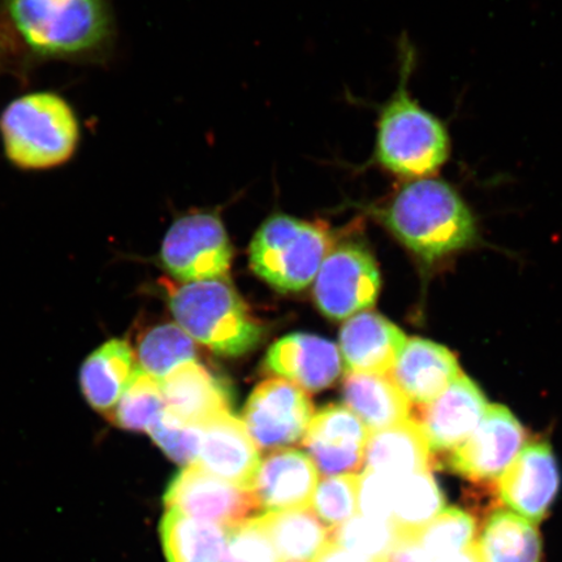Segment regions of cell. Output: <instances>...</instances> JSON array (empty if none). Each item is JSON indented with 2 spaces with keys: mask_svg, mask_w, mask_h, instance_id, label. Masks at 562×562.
<instances>
[{
  "mask_svg": "<svg viewBox=\"0 0 562 562\" xmlns=\"http://www.w3.org/2000/svg\"><path fill=\"white\" fill-rule=\"evenodd\" d=\"M0 13L13 52L31 60L102 61L114 46L109 0H0Z\"/></svg>",
  "mask_w": 562,
  "mask_h": 562,
  "instance_id": "6da1fadb",
  "label": "cell"
},
{
  "mask_svg": "<svg viewBox=\"0 0 562 562\" xmlns=\"http://www.w3.org/2000/svg\"><path fill=\"white\" fill-rule=\"evenodd\" d=\"M414 66L416 52L404 40L400 46L398 87L379 111L371 158L372 165L403 181L437 175L452 150L446 123L412 97Z\"/></svg>",
  "mask_w": 562,
  "mask_h": 562,
  "instance_id": "7a4b0ae2",
  "label": "cell"
},
{
  "mask_svg": "<svg viewBox=\"0 0 562 562\" xmlns=\"http://www.w3.org/2000/svg\"><path fill=\"white\" fill-rule=\"evenodd\" d=\"M374 213L400 243L426 262L465 249L477 238L472 210L452 184L437 176L403 181Z\"/></svg>",
  "mask_w": 562,
  "mask_h": 562,
  "instance_id": "3957f363",
  "label": "cell"
},
{
  "mask_svg": "<svg viewBox=\"0 0 562 562\" xmlns=\"http://www.w3.org/2000/svg\"><path fill=\"white\" fill-rule=\"evenodd\" d=\"M0 139L13 167L48 171L75 157L81 125L66 98L53 91H33L5 105L0 114Z\"/></svg>",
  "mask_w": 562,
  "mask_h": 562,
  "instance_id": "277c9868",
  "label": "cell"
},
{
  "mask_svg": "<svg viewBox=\"0 0 562 562\" xmlns=\"http://www.w3.org/2000/svg\"><path fill=\"white\" fill-rule=\"evenodd\" d=\"M168 304L178 326L216 355L238 357L255 349L263 327L228 279L167 284Z\"/></svg>",
  "mask_w": 562,
  "mask_h": 562,
  "instance_id": "5b68a950",
  "label": "cell"
},
{
  "mask_svg": "<svg viewBox=\"0 0 562 562\" xmlns=\"http://www.w3.org/2000/svg\"><path fill=\"white\" fill-rule=\"evenodd\" d=\"M331 241L325 223L272 215L252 237L251 269L279 292L305 290L318 276Z\"/></svg>",
  "mask_w": 562,
  "mask_h": 562,
  "instance_id": "8992f818",
  "label": "cell"
},
{
  "mask_svg": "<svg viewBox=\"0 0 562 562\" xmlns=\"http://www.w3.org/2000/svg\"><path fill=\"white\" fill-rule=\"evenodd\" d=\"M234 250L226 227L214 213H191L176 220L160 249V261L176 279H227Z\"/></svg>",
  "mask_w": 562,
  "mask_h": 562,
  "instance_id": "52a82bcc",
  "label": "cell"
},
{
  "mask_svg": "<svg viewBox=\"0 0 562 562\" xmlns=\"http://www.w3.org/2000/svg\"><path fill=\"white\" fill-rule=\"evenodd\" d=\"M381 273L374 257L360 243H346L328 252L315 278L314 300L322 314L344 321L374 306Z\"/></svg>",
  "mask_w": 562,
  "mask_h": 562,
  "instance_id": "ba28073f",
  "label": "cell"
},
{
  "mask_svg": "<svg viewBox=\"0 0 562 562\" xmlns=\"http://www.w3.org/2000/svg\"><path fill=\"white\" fill-rule=\"evenodd\" d=\"M314 406L304 390L285 379L258 384L246 403L243 422L259 449H284L305 437Z\"/></svg>",
  "mask_w": 562,
  "mask_h": 562,
  "instance_id": "9c48e42d",
  "label": "cell"
},
{
  "mask_svg": "<svg viewBox=\"0 0 562 562\" xmlns=\"http://www.w3.org/2000/svg\"><path fill=\"white\" fill-rule=\"evenodd\" d=\"M165 505L228 530L248 521L259 510L251 490L237 487L195 465L186 467L172 477Z\"/></svg>",
  "mask_w": 562,
  "mask_h": 562,
  "instance_id": "30bf717a",
  "label": "cell"
},
{
  "mask_svg": "<svg viewBox=\"0 0 562 562\" xmlns=\"http://www.w3.org/2000/svg\"><path fill=\"white\" fill-rule=\"evenodd\" d=\"M524 442V427L507 407L488 405L480 426L451 451L447 465L470 481H495L522 451Z\"/></svg>",
  "mask_w": 562,
  "mask_h": 562,
  "instance_id": "8fae6325",
  "label": "cell"
},
{
  "mask_svg": "<svg viewBox=\"0 0 562 562\" xmlns=\"http://www.w3.org/2000/svg\"><path fill=\"white\" fill-rule=\"evenodd\" d=\"M370 435L347 406L328 405L315 414L302 442L323 475L355 474L364 468Z\"/></svg>",
  "mask_w": 562,
  "mask_h": 562,
  "instance_id": "7c38bea8",
  "label": "cell"
},
{
  "mask_svg": "<svg viewBox=\"0 0 562 562\" xmlns=\"http://www.w3.org/2000/svg\"><path fill=\"white\" fill-rule=\"evenodd\" d=\"M559 488L557 457L542 441L527 445L497 484L498 498L532 524L543 521Z\"/></svg>",
  "mask_w": 562,
  "mask_h": 562,
  "instance_id": "4fadbf2b",
  "label": "cell"
},
{
  "mask_svg": "<svg viewBox=\"0 0 562 562\" xmlns=\"http://www.w3.org/2000/svg\"><path fill=\"white\" fill-rule=\"evenodd\" d=\"M487 409L483 392L472 379L461 375L438 398L424 405L414 420L432 453L448 452L473 434Z\"/></svg>",
  "mask_w": 562,
  "mask_h": 562,
  "instance_id": "5bb4252c",
  "label": "cell"
},
{
  "mask_svg": "<svg viewBox=\"0 0 562 562\" xmlns=\"http://www.w3.org/2000/svg\"><path fill=\"white\" fill-rule=\"evenodd\" d=\"M201 427L202 442L195 467L237 487L251 490L262 461L244 422L228 412Z\"/></svg>",
  "mask_w": 562,
  "mask_h": 562,
  "instance_id": "9a60e30c",
  "label": "cell"
},
{
  "mask_svg": "<svg viewBox=\"0 0 562 562\" xmlns=\"http://www.w3.org/2000/svg\"><path fill=\"white\" fill-rule=\"evenodd\" d=\"M318 483L319 472L311 456L284 448L261 462L251 491L259 510H297L312 507Z\"/></svg>",
  "mask_w": 562,
  "mask_h": 562,
  "instance_id": "2e32d148",
  "label": "cell"
},
{
  "mask_svg": "<svg viewBox=\"0 0 562 562\" xmlns=\"http://www.w3.org/2000/svg\"><path fill=\"white\" fill-rule=\"evenodd\" d=\"M265 368L307 392L333 385L342 371L341 353L323 337L293 334L278 340L267 351Z\"/></svg>",
  "mask_w": 562,
  "mask_h": 562,
  "instance_id": "e0dca14e",
  "label": "cell"
},
{
  "mask_svg": "<svg viewBox=\"0 0 562 562\" xmlns=\"http://www.w3.org/2000/svg\"><path fill=\"white\" fill-rule=\"evenodd\" d=\"M406 341L402 329L384 316L362 312L341 327L340 353L350 372L385 375L395 367Z\"/></svg>",
  "mask_w": 562,
  "mask_h": 562,
  "instance_id": "ac0fdd59",
  "label": "cell"
},
{
  "mask_svg": "<svg viewBox=\"0 0 562 562\" xmlns=\"http://www.w3.org/2000/svg\"><path fill=\"white\" fill-rule=\"evenodd\" d=\"M389 375L411 403L426 405L462 374L451 351L437 342L414 337L406 341Z\"/></svg>",
  "mask_w": 562,
  "mask_h": 562,
  "instance_id": "d6986e66",
  "label": "cell"
},
{
  "mask_svg": "<svg viewBox=\"0 0 562 562\" xmlns=\"http://www.w3.org/2000/svg\"><path fill=\"white\" fill-rule=\"evenodd\" d=\"M160 385L166 409L187 424L202 426L231 412L227 386L196 361L181 364Z\"/></svg>",
  "mask_w": 562,
  "mask_h": 562,
  "instance_id": "ffe728a7",
  "label": "cell"
},
{
  "mask_svg": "<svg viewBox=\"0 0 562 562\" xmlns=\"http://www.w3.org/2000/svg\"><path fill=\"white\" fill-rule=\"evenodd\" d=\"M136 371V355L128 342L121 339L104 342L82 363V395L95 412L110 419Z\"/></svg>",
  "mask_w": 562,
  "mask_h": 562,
  "instance_id": "44dd1931",
  "label": "cell"
},
{
  "mask_svg": "<svg viewBox=\"0 0 562 562\" xmlns=\"http://www.w3.org/2000/svg\"><path fill=\"white\" fill-rule=\"evenodd\" d=\"M342 400L370 432L411 419L412 403L389 374L350 372L342 384Z\"/></svg>",
  "mask_w": 562,
  "mask_h": 562,
  "instance_id": "7402d4cb",
  "label": "cell"
},
{
  "mask_svg": "<svg viewBox=\"0 0 562 562\" xmlns=\"http://www.w3.org/2000/svg\"><path fill=\"white\" fill-rule=\"evenodd\" d=\"M432 454L417 422L407 419L371 432L364 451V470L390 475L430 472Z\"/></svg>",
  "mask_w": 562,
  "mask_h": 562,
  "instance_id": "603a6c76",
  "label": "cell"
},
{
  "mask_svg": "<svg viewBox=\"0 0 562 562\" xmlns=\"http://www.w3.org/2000/svg\"><path fill=\"white\" fill-rule=\"evenodd\" d=\"M168 562H222L228 529L168 508L159 526Z\"/></svg>",
  "mask_w": 562,
  "mask_h": 562,
  "instance_id": "cb8c5ba5",
  "label": "cell"
},
{
  "mask_svg": "<svg viewBox=\"0 0 562 562\" xmlns=\"http://www.w3.org/2000/svg\"><path fill=\"white\" fill-rule=\"evenodd\" d=\"M281 561L315 562L331 544V529L311 508L259 516Z\"/></svg>",
  "mask_w": 562,
  "mask_h": 562,
  "instance_id": "d4e9b609",
  "label": "cell"
},
{
  "mask_svg": "<svg viewBox=\"0 0 562 562\" xmlns=\"http://www.w3.org/2000/svg\"><path fill=\"white\" fill-rule=\"evenodd\" d=\"M476 543L484 562L542 561V539L536 524L509 510L491 513Z\"/></svg>",
  "mask_w": 562,
  "mask_h": 562,
  "instance_id": "484cf974",
  "label": "cell"
},
{
  "mask_svg": "<svg viewBox=\"0 0 562 562\" xmlns=\"http://www.w3.org/2000/svg\"><path fill=\"white\" fill-rule=\"evenodd\" d=\"M446 509V496L431 472L393 475V515L402 538H417Z\"/></svg>",
  "mask_w": 562,
  "mask_h": 562,
  "instance_id": "4316f807",
  "label": "cell"
},
{
  "mask_svg": "<svg viewBox=\"0 0 562 562\" xmlns=\"http://www.w3.org/2000/svg\"><path fill=\"white\" fill-rule=\"evenodd\" d=\"M137 360L140 370L160 382L181 364L195 361L194 340L180 326L165 323L140 337Z\"/></svg>",
  "mask_w": 562,
  "mask_h": 562,
  "instance_id": "83f0119b",
  "label": "cell"
},
{
  "mask_svg": "<svg viewBox=\"0 0 562 562\" xmlns=\"http://www.w3.org/2000/svg\"><path fill=\"white\" fill-rule=\"evenodd\" d=\"M166 409L158 379L137 369L110 419L126 431L149 432Z\"/></svg>",
  "mask_w": 562,
  "mask_h": 562,
  "instance_id": "f1b7e54d",
  "label": "cell"
},
{
  "mask_svg": "<svg viewBox=\"0 0 562 562\" xmlns=\"http://www.w3.org/2000/svg\"><path fill=\"white\" fill-rule=\"evenodd\" d=\"M402 540L392 521L355 516L331 529V543L361 554L370 560L385 562Z\"/></svg>",
  "mask_w": 562,
  "mask_h": 562,
  "instance_id": "f546056e",
  "label": "cell"
},
{
  "mask_svg": "<svg viewBox=\"0 0 562 562\" xmlns=\"http://www.w3.org/2000/svg\"><path fill=\"white\" fill-rule=\"evenodd\" d=\"M476 518L460 508H448L419 532L418 542L431 562L452 557L476 542Z\"/></svg>",
  "mask_w": 562,
  "mask_h": 562,
  "instance_id": "4dcf8cb0",
  "label": "cell"
},
{
  "mask_svg": "<svg viewBox=\"0 0 562 562\" xmlns=\"http://www.w3.org/2000/svg\"><path fill=\"white\" fill-rule=\"evenodd\" d=\"M358 484L360 475L326 476L315 490L313 510L321 521L339 526L349 521L358 510Z\"/></svg>",
  "mask_w": 562,
  "mask_h": 562,
  "instance_id": "1f68e13d",
  "label": "cell"
},
{
  "mask_svg": "<svg viewBox=\"0 0 562 562\" xmlns=\"http://www.w3.org/2000/svg\"><path fill=\"white\" fill-rule=\"evenodd\" d=\"M149 434L172 461L182 467L195 465L202 442L201 426L187 424L165 409Z\"/></svg>",
  "mask_w": 562,
  "mask_h": 562,
  "instance_id": "d6a6232c",
  "label": "cell"
},
{
  "mask_svg": "<svg viewBox=\"0 0 562 562\" xmlns=\"http://www.w3.org/2000/svg\"><path fill=\"white\" fill-rule=\"evenodd\" d=\"M228 531L222 562H283L259 516Z\"/></svg>",
  "mask_w": 562,
  "mask_h": 562,
  "instance_id": "836d02e7",
  "label": "cell"
},
{
  "mask_svg": "<svg viewBox=\"0 0 562 562\" xmlns=\"http://www.w3.org/2000/svg\"><path fill=\"white\" fill-rule=\"evenodd\" d=\"M358 510L364 517L392 521L393 475L363 470L358 484Z\"/></svg>",
  "mask_w": 562,
  "mask_h": 562,
  "instance_id": "e575fe53",
  "label": "cell"
},
{
  "mask_svg": "<svg viewBox=\"0 0 562 562\" xmlns=\"http://www.w3.org/2000/svg\"><path fill=\"white\" fill-rule=\"evenodd\" d=\"M385 562H431L418 538H402Z\"/></svg>",
  "mask_w": 562,
  "mask_h": 562,
  "instance_id": "d590c367",
  "label": "cell"
},
{
  "mask_svg": "<svg viewBox=\"0 0 562 562\" xmlns=\"http://www.w3.org/2000/svg\"><path fill=\"white\" fill-rule=\"evenodd\" d=\"M315 562H382L370 560L336 544H329Z\"/></svg>",
  "mask_w": 562,
  "mask_h": 562,
  "instance_id": "8d00e7d4",
  "label": "cell"
},
{
  "mask_svg": "<svg viewBox=\"0 0 562 562\" xmlns=\"http://www.w3.org/2000/svg\"><path fill=\"white\" fill-rule=\"evenodd\" d=\"M434 562H484L480 547H477V543H473L472 546L468 547L467 550H463L459 553L452 554V557H448L445 559H440Z\"/></svg>",
  "mask_w": 562,
  "mask_h": 562,
  "instance_id": "74e56055",
  "label": "cell"
},
{
  "mask_svg": "<svg viewBox=\"0 0 562 562\" xmlns=\"http://www.w3.org/2000/svg\"><path fill=\"white\" fill-rule=\"evenodd\" d=\"M11 50L13 52L10 41L9 38H7V35L2 31V27H0V68L4 66V63L7 61V58H9V54Z\"/></svg>",
  "mask_w": 562,
  "mask_h": 562,
  "instance_id": "f35d334b",
  "label": "cell"
}]
</instances>
